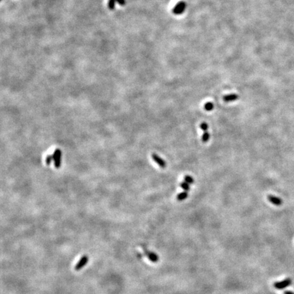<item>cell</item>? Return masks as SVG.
Wrapping results in <instances>:
<instances>
[{
    "instance_id": "3",
    "label": "cell",
    "mask_w": 294,
    "mask_h": 294,
    "mask_svg": "<svg viewBox=\"0 0 294 294\" xmlns=\"http://www.w3.org/2000/svg\"><path fill=\"white\" fill-rule=\"evenodd\" d=\"M142 247L143 251H144L146 256H147V257L149 259V260L151 261L152 262H154V263L157 262V261L159 260V257H158V256L155 254V253L150 251L147 247H145L144 245H142Z\"/></svg>"
},
{
    "instance_id": "9",
    "label": "cell",
    "mask_w": 294,
    "mask_h": 294,
    "mask_svg": "<svg viewBox=\"0 0 294 294\" xmlns=\"http://www.w3.org/2000/svg\"><path fill=\"white\" fill-rule=\"evenodd\" d=\"M187 196H188L187 192H184L180 193L179 194H178L177 197V199L178 201H179V202H181V201H183V200H185V199H187Z\"/></svg>"
},
{
    "instance_id": "8",
    "label": "cell",
    "mask_w": 294,
    "mask_h": 294,
    "mask_svg": "<svg viewBox=\"0 0 294 294\" xmlns=\"http://www.w3.org/2000/svg\"><path fill=\"white\" fill-rule=\"evenodd\" d=\"M238 98H239V97H238V95L237 94H233L225 95V96L223 97V100H224L225 102H230L236 101V100H237Z\"/></svg>"
},
{
    "instance_id": "4",
    "label": "cell",
    "mask_w": 294,
    "mask_h": 294,
    "mask_svg": "<svg viewBox=\"0 0 294 294\" xmlns=\"http://www.w3.org/2000/svg\"><path fill=\"white\" fill-rule=\"evenodd\" d=\"M88 260H89V257H88L87 255L82 256V257L80 259L79 262H78L76 266H75L74 270L76 271H79L80 270H81V269L87 264L88 262Z\"/></svg>"
},
{
    "instance_id": "12",
    "label": "cell",
    "mask_w": 294,
    "mask_h": 294,
    "mask_svg": "<svg viewBox=\"0 0 294 294\" xmlns=\"http://www.w3.org/2000/svg\"><path fill=\"white\" fill-rule=\"evenodd\" d=\"M180 187H181L183 189H184L185 192H189V191L190 190L189 184V183H186L185 181L180 183Z\"/></svg>"
},
{
    "instance_id": "5",
    "label": "cell",
    "mask_w": 294,
    "mask_h": 294,
    "mask_svg": "<svg viewBox=\"0 0 294 294\" xmlns=\"http://www.w3.org/2000/svg\"><path fill=\"white\" fill-rule=\"evenodd\" d=\"M151 157H152V159L155 161V162L156 163L159 167H161L162 168H165V167H166V165H167L166 162H165L163 159H162V158H161L159 155L155 154V153H153V154L151 155Z\"/></svg>"
},
{
    "instance_id": "16",
    "label": "cell",
    "mask_w": 294,
    "mask_h": 294,
    "mask_svg": "<svg viewBox=\"0 0 294 294\" xmlns=\"http://www.w3.org/2000/svg\"><path fill=\"white\" fill-rule=\"evenodd\" d=\"M284 294H294V293L292 292V291H285Z\"/></svg>"
},
{
    "instance_id": "14",
    "label": "cell",
    "mask_w": 294,
    "mask_h": 294,
    "mask_svg": "<svg viewBox=\"0 0 294 294\" xmlns=\"http://www.w3.org/2000/svg\"><path fill=\"white\" fill-rule=\"evenodd\" d=\"M200 127L201 129H202L203 131H204V132H206V131L208 130V124L206 123H205V122H203L200 125Z\"/></svg>"
},
{
    "instance_id": "7",
    "label": "cell",
    "mask_w": 294,
    "mask_h": 294,
    "mask_svg": "<svg viewBox=\"0 0 294 294\" xmlns=\"http://www.w3.org/2000/svg\"><path fill=\"white\" fill-rule=\"evenodd\" d=\"M268 199L269 200V202L270 203H272V204L275 206H281L283 203V201L281 198L276 197L275 195H269L268 196Z\"/></svg>"
},
{
    "instance_id": "15",
    "label": "cell",
    "mask_w": 294,
    "mask_h": 294,
    "mask_svg": "<svg viewBox=\"0 0 294 294\" xmlns=\"http://www.w3.org/2000/svg\"><path fill=\"white\" fill-rule=\"evenodd\" d=\"M52 158V156H48V157H47V158H46V163H47L48 165H49V164H50V163H51Z\"/></svg>"
},
{
    "instance_id": "10",
    "label": "cell",
    "mask_w": 294,
    "mask_h": 294,
    "mask_svg": "<svg viewBox=\"0 0 294 294\" xmlns=\"http://www.w3.org/2000/svg\"><path fill=\"white\" fill-rule=\"evenodd\" d=\"M214 108V104L212 102H207L204 105V109L206 111H211Z\"/></svg>"
},
{
    "instance_id": "11",
    "label": "cell",
    "mask_w": 294,
    "mask_h": 294,
    "mask_svg": "<svg viewBox=\"0 0 294 294\" xmlns=\"http://www.w3.org/2000/svg\"><path fill=\"white\" fill-rule=\"evenodd\" d=\"M209 139H210V134L208 132V131H206V132H204V133L203 134L202 137V142L203 143H206V142H207L208 140H209Z\"/></svg>"
},
{
    "instance_id": "1",
    "label": "cell",
    "mask_w": 294,
    "mask_h": 294,
    "mask_svg": "<svg viewBox=\"0 0 294 294\" xmlns=\"http://www.w3.org/2000/svg\"><path fill=\"white\" fill-rule=\"evenodd\" d=\"M186 8H187V4H186V2L183 1H179L176 4L174 8L172 9V12L176 15L182 14L186 10Z\"/></svg>"
},
{
    "instance_id": "2",
    "label": "cell",
    "mask_w": 294,
    "mask_h": 294,
    "mask_svg": "<svg viewBox=\"0 0 294 294\" xmlns=\"http://www.w3.org/2000/svg\"><path fill=\"white\" fill-rule=\"evenodd\" d=\"M291 283H292V281H291V278H285V280L280 281V282L275 283V284H274V287H275L276 289H277V290H281L291 285Z\"/></svg>"
},
{
    "instance_id": "13",
    "label": "cell",
    "mask_w": 294,
    "mask_h": 294,
    "mask_svg": "<svg viewBox=\"0 0 294 294\" xmlns=\"http://www.w3.org/2000/svg\"><path fill=\"white\" fill-rule=\"evenodd\" d=\"M184 180L186 183H189V184H193V183H194V179H193V178L189 175L185 176L184 177Z\"/></svg>"
},
{
    "instance_id": "6",
    "label": "cell",
    "mask_w": 294,
    "mask_h": 294,
    "mask_svg": "<svg viewBox=\"0 0 294 294\" xmlns=\"http://www.w3.org/2000/svg\"><path fill=\"white\" fill-rule=\"evenodd\" d=\"M61 150L59 149H57L55 151L53 156H52V158H53L54 161L55 162V166H56V168H59L61 165Z\"/></svg>"
}]
</instances>
